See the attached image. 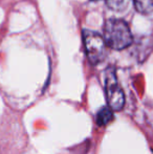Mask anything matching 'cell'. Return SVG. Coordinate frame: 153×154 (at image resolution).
I'll list each match as a JSON object with an SVG mask.
<instances>
[{
    "label": "cell",
    "instance_id": "cell-4",
    "mask_svg": "<svg viewBox=\"0 0 153 154\" xmlns=\"http://www.w3.org/2000/svg\"><path fill=\"white\" fill-rule=\"evenodd\" d=\"M112 109L110 107H104L99 111L98 116H96V123L99 125H106L112 120Z\"/></svg>",
    "mask_w": 153,
    "mask_h": 154
},
{
    "label": "cell",
    "instance_id": "cell-7",
    "mask_svg": "<svg viewBox=\"0 0 153 154\" xmlns=\"http://www.w3.org/2000/svg\"><path fill=\"white\" fill-rule=\"evenodd\" d=\"M94 1H96V0H94Z\"/></svg>",
    "mask_w": 153,
    "mask_h": 154
},
{
    "label": "cell",
    "instance_id": "cell-3",
    "mask_svg": "<svg viewBox=\"0 0 153 154\" xmlns=\"http://www.w3.org/2000/svg\"><path fill=\"white\" fill-rule=\"evenodd\" d=\"M105 92L108 106L112 110L118 111L124 107L125 95L116 79L115 72L112 68H108L105 77Z\"/></svg>",
    "mask_w": 153,
    "mask_h": 154
},
{
    "label": "cell",
    "instance_id": "cell-1",
    "mask_svg": "<svg viewBox=\"0 0 153 154\" xmlns=\"http://www.w3.org/2000/svg\"><path fill=\"white\" fill-rule=\"evenodd\" d=\"M104 39L107 46L121 51L130 46L133 41L128 24L121 19H109L104 26Z\"/></svg>",
    "mask_w": 153,
    "mask_h": 154
},
{
    "label": "cell",
    "instance_id": "cell-5",
    "mask_svg": "<svg viewBox=\"0 0 153 154\" xmlns=\"http://www.w3.org/2000/svg\"><path fill=\"white\" fill-rule=\"evenodd\" d=\"M135 10L141 14H149L153 11V0H133Z\"/></svg>",
    "mask_w": 153,
    "mask_h": 154
},
{
    "label": "cell",
    "instance_id": "cell-2",
    "mask_svg": "<svg viewBox=\"0 0 153 154\" xmlns=\"http://www.w3.org/2000/svg\"><path fill=\"white\" fill-rule=\"evenodd\" d=\"M83 41L86 56L92 64L102 62L106 57L107 44L104 37L92 31L83 32Z\"/></svg>",
    "mask_w": 153,
    "mask_h": 154
},
{
    "label": "cell",
    "instance_id": "cell-6",
    "mask_svg": "<svg viewBox=\"0 0 153 154\" xmlns=\"http://www.w3.org/2000/svg\"><path fill=\"white\" fill-rule=\"evenodd\" d=\"M130 0H106V4L109 8L115 12H122L128 6Z\"/></svg>",
    "mask_w": 153,
    "mask_h": 154
}]
</instances>
